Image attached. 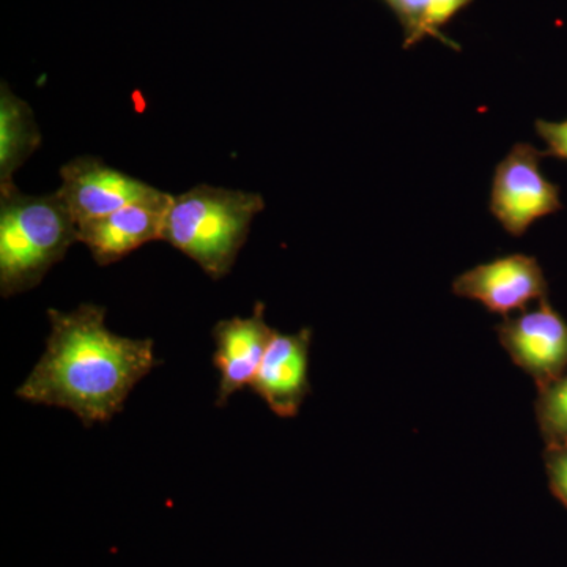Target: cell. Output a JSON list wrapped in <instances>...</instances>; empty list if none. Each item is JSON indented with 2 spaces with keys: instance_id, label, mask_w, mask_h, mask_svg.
Here are the masks:
<instances>
[{
  "instance_id": "12",
  "label": "cell",
  "mask_w": 567,
  "mask_h": 567,
  "mask_svg": "<svg viewBox=\"0 0 567 567\" xmlns=\"http://www.w3.org/2000/svg\"><path fill=\"white\" fill-rule=\"evenodd\" d=\"M536 420L546 447L567 445V372L539 388Z\"/></svg>"
},
{
  "instance_id": "13",
  "label": "cell",
  "mask_w": 567,
  "mask_h": 567,
  "mask_svg": "<svg viewBox=\"0 0 567 567\" xmlns=\"http://www.w3.org/2000/svg\"><path fill=\"white\" fill-rule=\"evenodd\" d=\"M404 31V47H415L425 39L429 0H386Z\"/></svg>"
},
{
  "instance_id": "6",
  "label": "cell",
  "mask_w": 567,
  "mask_h": 567,
  "mask_svg": "<svg viewBox=\"0 0 567 567\" xmlns=\"http://www.w3.org/2000/svg\"><path fill=\"white\" fill-rule=\"evenodd\" d=\"M61 178V188L55 193L78 227L159 193L155 186L130 177L95 156L71 159L62 167Z\"/></svg>"
},
{
  "instance_id": "10",
  "label": "cell",
  "mask_w": 567,
  "mask_h": 567,
  "mask_svg": "<svg viewBox=\"0 0 567 567\" xmlns=\"http://www.w3.org/2000/svg\"><path fill=\"white\" fill-rule=\"evenodd\" d=\"M274 334V328L265 322L262 303H257L249 317H234L216 323L213 330L215 364L219 371L216 404L226 405L235 393L251 386Z\"/></svg>"
},
{
  "instance_id": "5",
  "label": "cell",
  "mask_w": 567,
  "mask_h": 567,
  "mask_svg": "<svg viewBox=\"0 0 567 567\" xmlns=\"http://www.w3.org/2000/svg\"><path fill=\"white\" fill-rule=\"evenodd\" d=\"M511 360L536 382L537 390L567 372V322L548 300L496 327Z\"/></svg>"
},
{
  "instance_id": "7",
  "label": "cell",
  "mask_w": 567,
  "mask_h": 567,
  "mask_svg": "<svg viewBox=\"0 0 567 567\" xmlns=\"http://www.w3.org/2000/svg\"><path fill=\"white\" fill-rule=\"evenodd\" d=\"M453 292L477 301L506 319L511 312L527 308L532 301L547 300L548 286L535 257L511 254L457 276Z\"/></svg>"
},
{
  "instance_id": "4",
  "label": "cell",
  "mask_w": 567,
  "mask_h": 567,
  "mask_svg": "<svg viewBox=\"0 0 567 567\" xmlns=\"http://www.w3.org/2000/svg\"><path fill=\"white\" fill-rule=\"evenodd\" d=\"M543 158L535 145L518 142L496 164L488 208L513 237H522L537 219L563 208L558 186L540 171Z\"/></svg>"
},
{
  "instance_id": "14",
  "label": "cell",
  "mask_w": 567,
  "mask_h": 567,
  "mask_svg": "<svg viewBox=\"0 0 567 567\" xmlns=\"http://www.w3.org/2000/svg\"><path fill=\"white\" fill-rule=\"evenodd\" d=\"M473 0H429L427 18H425V37H434L442 40L443 43L450 44L451 40L442 35V28L454 17L466 9Z\"/></svg>"
},
{
  "instance_id": "3",
  "label": "cell",
  "mask_w": 567,
  "mask_h": 567,
  "mask_svg": "<svg viewBox=\"0 0 567 567\" xmlns=\"http://www.w3.org/2000/svg\"><path fill=\"white\" fill-rule=\"evenodd\" d=\"M78 241V224L58 193L28 196L0 189V292L35 289Z\"/></svg>"
},
{
  "instance_id": "16",
  "label": "cell",
  "mask_w": 567,
  "mask_h": 567,
  "mask_svg": "<svg viewBox=\"0 0 567 567\" xmlns=\"http://www.w3.org/2000/svg\"><path fill=\"white\" fill-rule=\"evenodd\" d=\"M536 133L546 142L547 148L544 156H554L567 162V121H537Z\"/></svg>"
},
{
  "instance_id": "2",
  "label": "cell",
  "mask_w": 567,
  "mask_h": 567,
  "mask_svg": "<svg viewBox=\"0 0 567 567\" xmlns=\"http://www.w3.org/2000/svg\"><path fill=\"white\" fill-rule=\"evenodd\" d=\"M264 208V197L257 193L194 186L173 196L162 240L193 259L210 278L221 279L233 270L252 219Z\"/></svg>"
},
{
  "instance_id": "1",
  "label": "cell",
  "mask_w": 567,
  "mask_h": 567,
  "mask_svg": "<svg viewBox=\"0 0 567 567\" xmlns=\"http://www.w3.org/2000/svg\"><path fill=\"white\" fill-rule=\"evenodd\" d=\"M48 317L44 353L18 388V398L69 410L87 427L107 423L155 368L152 339L112 333L106 311L92 303L71 312L50 309Z\"/></svg>"
},
{
  "instance_id": "8",
  "label": "cell",
  "mask_w": 567,
  "mask_h": 567,
  "mask_svg": "<svg viewBox=\"0 0 567 567\" xmlns=\"http://www.w3.org/2000/svg\"><path fill=\"white\" fill-rule=\"evenodd\" d=\"M171 200V194L159 192L148 199L81 224L78 227V241L87 246L96 264L118 262L141 246L162 240Z\"/></svg>"
},
{
  "instance_id": "15",
  "label": "cell",
  "mask_w": 567,
  "mask_h": 567,
  "mask_svg": "<svg viewBox=\"0 0 567 567\" xmlns=\"http://www.w3.org/2000/svg\"><path fill=\"white\" fill-rule=\"evenodd\" d=\"M544 458L551 492L567 506V445L546 447Z\"/></svg>"
},
{
  "instance_id": "17",
  "label": "cell",
  "mask_w": 567,
  "mask_h": 567,
  "mask_svg": "<svg viewBox=\"0 0 567 567\" xmlns=\"http://www.w3.org/2000/svg\"><path fill=\"white\" fill-rule=\"evenodd\" d=\"M385 2H386V0H385Z\"/></svg>"
},
{
  "instance_id": "11",
  "label": "cell",
  "mask_w": 567,
  "mask_h": 567,
  "mask_svg": "<svg viewBox=\"0 0 567 567\" xmlns=\"http://www.w3.org/2000/svg\"><path fill=\"white\" fill-rule=\"evenodd\" d=\"M41 133L32 107L7 84L0 89V189L13 186V175L40 147Z\"/></svg>"
},
{
  "instance_id": "9",
  "label": "cell",
  "mask_w": 567,
  "mask_h": 567,
  "mask_svg": "<svg viewBox=\"0 0 567 567\" xmlns=\"http://www.w3.org/2000/svg\"><path fill=\"white\" fill-rule=\"evenodd\" d=\"M311 342V328H303L293 334L275 331L267 347L251 388L278 416L297 415L309 393Z\"/></svg>"
}]
</instances>
